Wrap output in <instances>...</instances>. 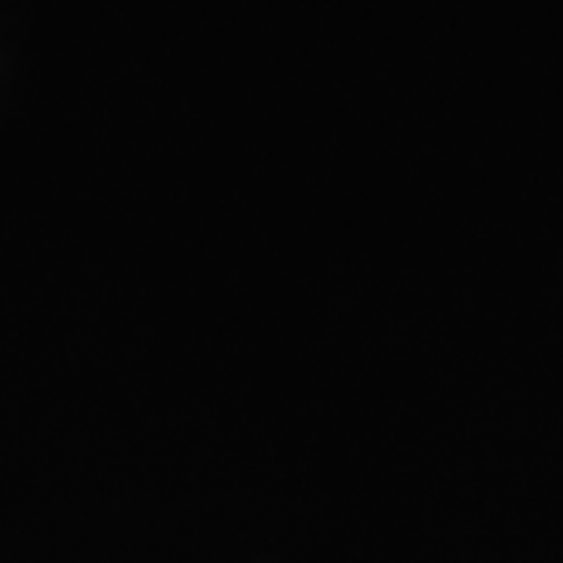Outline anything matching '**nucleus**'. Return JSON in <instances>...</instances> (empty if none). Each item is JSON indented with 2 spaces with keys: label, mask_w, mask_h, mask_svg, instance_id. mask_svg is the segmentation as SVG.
Masks as SVG:
<instances>
[]
</instances>
